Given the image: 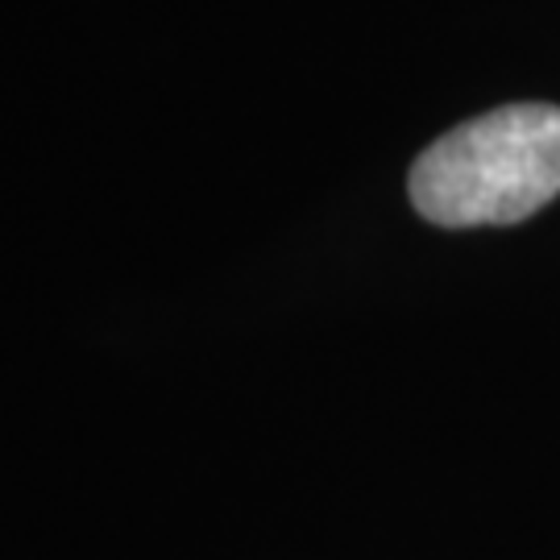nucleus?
<instances>
[{
    "label": "nucleus",
    "mask_w": 560,
    "mask_h": 560,
    "mask_svg": "<svg viewBox=\"0 0 560 560\" xmlns=\"http://www.w3.org/2000/svg\"><path fill=\"white\" fill-rule=\"evenodd\" d=\"M411 203L444 229L515 224L560 196V108L506 104L448 129L411 166Z\"/></svg>",
    "instance_id": "obj_1"
}]
</instances>
